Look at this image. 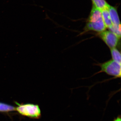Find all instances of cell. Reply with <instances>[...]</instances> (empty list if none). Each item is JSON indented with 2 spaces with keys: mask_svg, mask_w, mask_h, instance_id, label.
Returning <instances> with one entry per match:
<instances>
[{
  "mask_svg": "<svg viewBox=\"0 0 121 121\" xmlns=\"http://www.w3.org/2000/svg\"><path fill=\"white\" fill-rule=\"evenodd\" d=\"M106 28L101 11L93 5L84 30L86 32L93 31L99 33L105 31Z\"/></svg>",
  "mask_w": 121,
  "mask_h": 121,
  "instance_id": "obj_1",
  "label": "cell"
},
{
  "mask_svg": "<svg viewBox=\"0 0 121 121\" xmlns=\"http://www.w3.org/2000/svg\"><path fill=\"white\" fill-rule=\"evenodd\" d=\"M16 111L23 116L30 118L38 119L41 116V111L39 106L33 104H18Z\"/></svg>",
  "mask_w": 121,
  "mask_h": 121,
  "instance_id": "obj_2",
  "label": "cell"
},
{
  "mask_svg": "<svg viewBox=\"0 0 121 121\" xmlns=\"http://www.w3.org/2000/svg\"><path fill=\"white\" fill-rule=\"evenodd\" d=\"M101 71L116 78H121V64L112 60L100 64Z\"/></svg>",
  "mask_w": 121,
  "mask_h": 121,
  "instance_id": "obj_3",
  "label": "cell"
},
{
  "mask_svg": "<svg viewBox=\"0 0 121 121\" xmlns=\"http://www.w3.org/2000/svg\"><path fill=\"white\" fill-rule=\"evenodd\" d=\"M99 37L110 48H115L118 44L120 38L110 31H105L99 32Z\"/></svg>",
  "mask_w": 121,
  "mask_h": 121,
  "instance_id": "obj_4",
  "label": "cell"
},
{
  "mask_svg": "<svg viewBox=\"0 0 121 121\" xmlns=\"http://www.w3.org/2000/svg\"><path fill=\"white\" fill-rule=\"evenodd\" d=\"M109 11L112 26L117 28L121 27L120 20L116 9L110 5L109 8Z\"/></svg>",
  "mask_w": 121,
  "mask_h": 121,
  "instance_id": "obj_5",
  "label": "cell"
},
{
  "mask_svg": "<svg viewBox=\"0 0 121 121\" xmlns=\"http://www.w3.org/2000/svg\"><path fill=\"white\" fill-rule=\"evenodd\" d=\"M102 16L106 28H109L112 26L111 19L109 9H105L101 11Z\"/></svg>",
  "mask_w": 121,
  "mask_h": 121,
  "instance_id": "obj_6",
  "label": "cell"
},
{
  "mask_svg": "<svg viewBox=\"0 0 121 121\" xmlns=\"http://www.w3.org/2000/svg\"><path fill=\"white\" fill-rule=\"evenodd\" d=\"M92 1L93 5L101 11L109 9L110 6L105 0H92Z\"/></svg>",
  "mask_w": 121,
  "mask_h": 121,
  "instance_id": "obj_7",
  "label": "cell"
},
{
  "mask_svg": "<svg viewBox=\"0 0 121 121\" xmlns=\"http://www.w3.org/2000/svg\"><path fill=\"white\" fill-rule=\"evenodd\" d=\"M16 111V107L10 105L0 102V112H8Z\"/></svg>",
  "mask_w": 121,
  "mask_h": 121,
  "instance_id": "obj_8",
  "label": "cell"
},
{
  "mask_svg": "<svg viewBox=\"0 0 121 121\" xmlns=\"http://www.w3.org/2000/svg\"><path fill=\"white\" fill-rule=\"evenodd\" d=\"M110 50L113 60L121 64V52L115 48H111Z\"/></svg>",
  "mask_w": 121,
  "mask_h": 121,
  "instance_id": "obj_9",
  "label": "cell"
},
{
  "mask_svg": "<svg viewBox=\"0 0 121 121\" xmlns=\"http://www.w3.org/2000/svg\"><path fill=\"white\" fill-rule=\"evenodd\" d=\"M113 121H121V116L119 115V116H118Z\"/></svg>",
  "mask_w": 121,
  "mask_h": 121,
  "instance_id": "obj_10",
  "label": "cell"
}]
</instances>
